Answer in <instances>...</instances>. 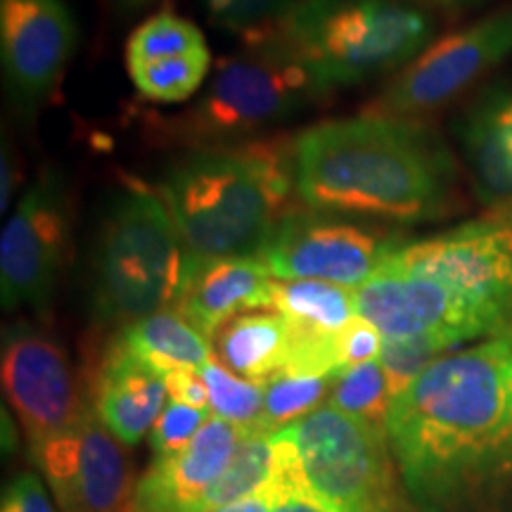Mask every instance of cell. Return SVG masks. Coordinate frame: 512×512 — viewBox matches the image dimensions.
<instances>
[{"mask_svg":"<svg viewBox=\"0 0 512 512\" xmlns=\"http://www.w3.org/2000/svg\"><path fill=\"white\" fill-rule=\"evenodd\" d=\"M399 477L418 512H494L512 491V342L441 356L392 401Z\"/></svg>","mask_w":512,"mask_h":512,"instance_id":"cell-1","label":"cell"},{"mask_svg":"<svg viewBox=\"0 0 512 512\" xmlns=\"http://www.w3.org/2000/svg\"><path fill=\"white\" fill-rule=\"evenodd\" d=\"M306 209L373 223H427L460 202V169L437 128L392 114L323 121L292 140Z\"/></svg>","mask_w":512,"mask_h":512,"instance_id":"cell-2","label":"cell"},{"mask_svg":"<svg viewBox=\"0 0 512 512\" xmlns=\"http://www.w3.org/2000/svg\"><path fill=\"white\" fill-rule=\"evenodd\" d=\"M292 192V145L275 140L197 147L159 183V195L200 264L259 256L290 211Z\"/></svg>","mask_w":512,"mask_h":512,"instance_id":"cell-3","label":"cell"},{"mask_svg":"<svg viewBox=\"0 0 512 512\" xmlns=\"http://www.w3.org/2000/svg\"><path fill=\"white\" fill-rule=\"evenodd\" d=\"M197 266L162 195L128 188L110 204L95 242V316L126 328L159 311H178Z\"/></svg>","mask_w":512,"mask_h":512,"instance_id":"cell-4","label":"cell"},{"mask_svg":"<svg viewBox=\"0 0 512 512\" xmlns=\"http://www.w3.org/2000/svg\"><path fill=\"white\" fill-rule=\"evenodd\" d=\"M268 27L330 88L406 69L434 43V19L406 0H294Z\"/></svg>","mask_w":512,"mask_h":512,"instance_id":"cell-5","label":"cell"},{"mask_svg":"<svg viewBox=\"0 0 512 512\" xmlns=\"http://www.w3.org/2000/svg\"><path fill=\"white\" fill-rule=\"evenodd\" d=\"M330 91V83L266 27L249 34L245 48L221 60L200 100L176 121L174 131L195 143V150L240 143L299 117Z\"/></svg>","mask_w":512,"mask_h":512,"instance_id":"cell-6","label":"cell"},{"mask_svg":"<svg viewBox=\"0 0 512 512\" xmlns=\"http://www.w3.org/2000/svg\"><path fill=\"white\" fill-rule=\"evenodd\" d=\"M302 460L306 484L339 512H399L387 432L330 403L283 427Z\"/></svg>","mask_w":512,"mask_h":512,"instance_id":"cell-7","label":"cell"},{"mask_svg":"<svg viewBox=\"0 0 512 512\" xmlns=\"http://www.w3.org/2000/svg\"><path fill=\"white\" fill-rule=\"evenodd\" d=\"M387 264L451 287L494 325L496 337L512 328V207L508 204L491 207L479 219L434 238L403 242Z\"/></svg>","mask_w":512,"mask_h":512,"instance_id":"cell-8","label":"cell"},{"mask_svg":"<svg viewBox=\"0 0 512 512\" xmlns=\"http://www.w3.org/2000/svg\"><path fill=\"white\" fill-rule=\"evenodd\" d=\"M403 242V235L384 223L290 209L256 259L275 280H320L358 290Z\"/></svg>","mask_w":512,"mask_h":512,"instance_id":"cell-9","label":"cell"},{"mask_svg":"<svg viewBox=\"0 0 512 512\" xmlns=\"http://www.w3.org/2000/svg\"><path fill=\"white\" fill-rule=\"evenodd\" d=\"M72 242V195L60 169H43L24 190L0 235V302L5 311L43 313Z\"/></svg>","mask_w":512,"mask_h":512,"instance_id":"cell-10","label":"cell"},{"mask_svg":"<svg viewBox=\"0 0 512 512\" xmlns=\"http://www.w3.org/2000/svg\"><path fill=\"white\" fill-rule=\"evenodd\" d=\"M512 55V8L434 41L375 100V114L420 119L460 98Z\"/></svg>","mask_w":512,"mask_h":512,"instance_id":"cell-11","label":"cell"},{"mask_svg":"<svg viewBox=\"0 0 512 512\" xmlns=\"http://www.w3.org/2000/svg\"><path fill=\"white\" fill-rule=\"evenodd\" d=\"M29 453L60 512H133L138 484L131 460L91 403L72 427Z\"/></svg>","mask_w":512,"mask_h":512,"instance_id":"cell-12","label":"cell"},{"mask_svg":"<svg viewBox=\"0 0 512 512\" xmlns=\"http://www.w3.org/2000/svg\"><path fill=\"white\" fill-rule=\"evenodd\" d=\"M0 375L5 399L22 422L29 446L72 427L88 406L76 389L60 339L27 320L3 330Z\"/></svg>","mask_w":512,"mask_h":512,"instance_id":"cell-13","label":"cell"},{"mask_svg":"<svg viewBox=\"0 0 512 512\" xmlns=\"http://www.w3.org/2000/svg\"><path fill=\"white\" fill-rule=\"evenodd\" d=\"M354 294L358 316L373 323L384 339L432 335L460 347L484 335L496 337L494 325L451 287L387 261Z\"/></svg>","mask_w":512,"mask_h":512,"instance_id":"cell-14","label":"cell"},{"mask_svg":"<svg viewBox=\"0 0 512 512\" xmlns=\"http://www.w3.org/2000/svg\"><path fill=\"white\" fill-rule=\"evenodd\" d=\"M79 27L67 0H0V62L8 93L24 110L60 83Z\"/></svg>","mask_w":512,"mask_h":512,"instance_id":"cell-15","label":"cell"},{"mask_svg":"<svg viewBox=\"0 0 512 512\" xmlns=\"http://www.w3.org/2000/svg\"><path fill=\"white\" fill-rule=\"evenodd\" d=\"M240 439V427L211 413L183 451L152 460L138 479L133 512H200Z\"/></svg>","mask_w":512,"mask_h":512,"instance_id":"cell-16","label":"cell"},{"mask_svg":"<svg viewBox=\"0 0 512 512\" xmlns=\"http://www.w3.org/2000/svg\"><path fill=\"white\" fill-rule=\"evenodd\" d=\"M465 171L477 200L498 207L512 200V81L486 86L456 124Z\"/></svg>","mask_w":512,"mask_h":512,"instance_id":"cell-17","label":"cell"},{"mask_svg":"<svg viewBox=\"0 0 512 512\" xmlns=\"http://www.w3.org/2000/svg\"><path fill=\"white\" fill-rule=\"evenodd\" d=\"M166 399L164 375L114 339L95 377L93 411L102 425L121 444L136 446L152 432L164 413Z\"/></svg>","mask_w":512,"mask_h":512,"instance_id":"cell-18","label":"cell"},{"mask_svg":"<svg viewBox=\"0 0 512 512\" xmlns=\"http://www.w3.org/2000/svg\"><path fill=\"white\" fill-rule=\"evenodd\" d=\"M273 275L256 256L204 261L197 266L178 313L211 339L226 320L254 309H271Z\"/></svg>","mask_w":512,"mask_h":512,"instance_id":"cell-19","label":"cell"},{"mask_svg":"<svg viewBox=\"0 0 512 512\" xmlns=\"http://www.w3.org/2000/svg\"><path fill=\"white\" fill-rule=\"evenodd\" d=\"M221 366L252 382H266L285 368L290 328L275 309H254L233 316L211 337Z\"/></svg>","mask_w":512,"mask_h":512,"instance_id":"cell-20","label":"cell"},{"mask_svg":"<svg viewBox=\"0 0 512 512\" xmlns=\"http://www.w3.org/2000/svg\"><path fill=\"white\" fill-rule=\"evenodd\" d=\"M117 339L162 375L171 370H200L214 354L209 339L178 311H159L136 320Z\"/></svg>","mask_w":512,"mask_h":512,"instance_id":"cell-21","label":"cell"},{"mask_svg":"<svg viewBox=\"0 0 512 512\" xmlns=\"http://www.w3.org/2000/svg\"><path fill=\"white\" fill-rule=\"evenodd\" d=\"M290 328L337 335L358 316L354 290L320 280H273V304Z\"/></svg>","mask_w":512,"mask_h":512,"instance_id":"cell-22","label":"cell"},{"mask_svg":"<svg viewBox=\"0 0 512 512\" xmlns=\"http://www.w3.org/2000/svg\"><path fill=\"white\" fill-rule=\"evenodd\" d=\"M275 432L242 430V439L219 482L211 486L200 512H219L271 486L275 477Z\"/></svg>","mask_w":512,"mask_h":512,"instance_id":"cell-23","label":"cell"},{"mask_svg":"<svg viewBox=\"0 0 512 512\" xmlns=\"http://www.w3.org/2000/svg\"><path fill=\"white\" fill-rule=\"evenodd\" d=\"M332 382H335L332 375L294 373V370L275 373L271 380L264 382V408L254 430L278 432L306 418L323 406L325 396H330Z\"/></svg>","mask_w":512,"mask_h":512,"instance_id":"cell-24","label":"cell"},{"mask_svg":"<svg viewBox=\"0 0 512 512\" xmlns=\"http://www.w3.org/2000/svg\"><path fill=\"white\" fill-rule=\"evenodd\" d=\"M209 50L204 34L190 19L178 17L174 10H162L157 15L147 17L140 27L128 36L126 43V67H145L150 62L171 60L190 53Z\"/></svg>","mask_w":512,"mask_h":512,"instance_id":"cell-25","label":"cell"},{"mask_svg":"<svg viewBox=\"0 0 512 512\" xmlns=\"http://www.w3.org/2000/svg\"><path fill=\"white\" fill-rule=\"evenodd\" d=\"M392 392L380 361H368L361 366L342 370L332 382L328 403L349 418H356L375 430L387 432Z\"/></svg>","mask_w":512,"mask_h":512,"instance_id":"cell-26","label":"cell"},{"mask_svg":"<svg viewBox=\"0 0 512 512\" xmlns=\"http://www.w3.org/2000/svg\"><path fill=\"white\" fill-rule=\"evenodd\" d=\"M209 69V50H200V53L171 57V60L150 62L145 67L131 69L128 76L145 100L176 105L200 91L202 83L207 81Z\"/></svg>","mask_w":512,"mask_h":512,"instance_id":"cell-27","label":"cell"},{"mask_svg":"<svg viewBox=\"0 0 512 512\" xmlns=\"http://www.w3.org/2000/svg\"><path fill=\"white\" fill-rule=\"evenodd\" d=\"M197 373L207 384L211 413L240 430H254L264 408V382L245 380L216 361H209Z\"/></svg>","mask_w":512,"mask_h":512,"instance_id":"cell-28","label":"cell"},{"mask_svg":"<svg viewBox=\"0 0 512 512\" xmlns=\"http://www.w3.org/2000/svg\"><path fill=\"white\" fill-rule=\"evenodd\" d=\"M456 347L458 344H453L451 339L432 335L384 339L377 361H380L384 375H387L392 399L406 392L434 361L451 354Z\"/></svg>","mask_w":512,"mask_h":512,"instance_id":"cell-29","label":"cell"},{"mask_svg":"<svg viewBox=\"0 0 512 512\" xmlns=\"http://www.w3.org/2000/svg\"><path fill=\"white\" fill-rule=\"evenodd\" d=\"M197 3L216 27L249 36L283 17L294 0H197Z\"/></svg>","mask_w":512,"mask_h":512,"instance_id":"cell-30","label":"cell"},{"mask_svg":"<svg viewBox=\"0 0 512 512\" xmlns=\"http://www.w3.org/2000/svg\"><path fill=\"white\" fill-rule=\"evenodd\" d=\"M209 415V408H195L178 401L166 403L164 413L159 415L150 432V448L155 458L174 456V453L183 451L195 439V434L202 430Z\"/></svg>","mask_w":512,"mask_h":512,"instance_id":"cell-31","label":"cell"},{"mask_svg":"<svg viewBox=\"0 0 512 512\" xmlns=\"http://www.w3.org/2000/svg\"><path fill=\"white\" fill-rule=\"evenodd\" d=\"M384 337L373 323L356 316L344 330L337 332V356L342 370L375 361L380 356Z\"/></svg>","mask_w":512,"mask_h":512,"instance_id":"cell-32","label":"cell"},{"mask_svg":"<svg viewBox=\"0 0 512 512\" xmlns=\"http://www.w3.org/2000/svg\"><path fill=\"white\" fill-rule=\"evenodd\" d=\"M0 512H57L36 472L24 470L5 484Z\"/></svg>","mask_w":512,"mask_h":512,"instance_id":"cell-33","label":"cell"},{"mask_svg":"<svg viewBox=\"0 0 512 512\" xmlns=\"http://www.w3.org/2000/svg\"><path fill=\"white\" fill-rule=\"evenodd\" d=\"M164 382L171 401L188 403L195 408H209L207 384L197 370H171V373H164Z\"/></svg>","mask_w":512,"mask_h":512,"instance_id":"cell-34","label":"cell"},{"mask_svg":"<svg viewBox=\"0 0 512 512\" xmlns=\"http://www.w3.org/2000/svg\"><path fill=\"white\" fill-rule=\"evenodd\" d=\"M273 489L275 501L271 512H339L313 494L311 486H273Z\"/></svg>","mask_w":512,"mask_h":512,"instance_id":"cell-35","label":"cell"},{"mask_svg":"<svg viewBox=\"0 0 512 512\" xmlns=\"http://www.w3.org/2000/svg\"><path fill=\"white\" fill-rule=\"evenodd\" d=\"M273 501H275V489L273 486H266V489L259 491L256 496L245 498V501L235 505H228V508H223L219 512H271Z\"/></svg>","mask_w":512,"mask_h":512,"instance_id":"cell-36","label":"cell"},{"mask_svg":"<svg viewBox=\"0 0 512 512\" xmlns=\"http://www.w3.org/2000/svg\"><path fill=\"white\" fill-rule=\"evenodd\" d=\"M17 185V162L12 159V150L8 145L3 147V185H0V207L8 209L12 200V192Z\"/></svg>","mask_w":512,"mask_h":512,"instance_id":"cell-37","label":"cell"},{"mask_svg":"<svg viewBox=\"0 0 512 512\" xmlns=\"http://www.w3.org/2000/svg\"><path fill=\"white\" fill-rule=\"evenodd\" d=\"M418 3L439 5V8H465V5H477L482 0H418Z\"/></svg>","mask_w":512,"mask_h":512,"instance_id":"cell-38","label":"cell"},{"mask_svg":"<svg viewBox=\"0 0 512 512\" xmlns=\"http://www.w3.org/2000/svg\"><path fill=\"white\" fill-rule=\"evenodd\" d=\"M147 3H152V0H119V5H121V8H126V10H136V8H143V5H147Z\"/></svg>","mask_w":512,"mask_h":512,"instance_id":"cell-39","label":"cell"},{"mask_svg":"<svg viewBox=\"0 0 512 512\" xmlns=\"http://www.w3.org/2000/svg\"><path fill=\"white\" fill-rule=\"evenodd\" d=\"M498 337H501V335H498ZM503 337H510V339H512V328H510V330H505V332H503Z\"/></svg>","mask_w":512,"mask_h":512,"instance_id":"cell-40","label":"cell"},{"mask_svg":"<svg viewBox=\"0 0 512 512\" xmlns=\"http://www.w3.org/2000/svg\"><path fill=\"white\" fill-rule=\"evenodd\" d=\"M501 337H503V335H501ZM508 339H510V337H508ZM510 342H512V339H510Z\"/></svg>","mask_w":512,"mask_h":512,"instance_id":"cell-41","label":"cell"}]
</instances>
